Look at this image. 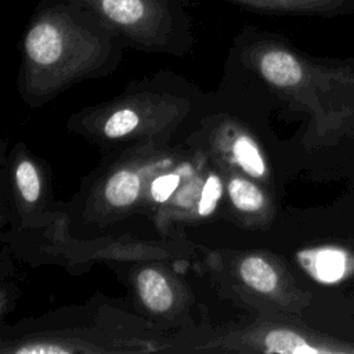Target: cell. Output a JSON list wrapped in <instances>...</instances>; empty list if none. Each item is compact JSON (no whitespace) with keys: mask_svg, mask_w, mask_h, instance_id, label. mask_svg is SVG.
I'll list each match as a JSON object with an SVG mask.
<instances>
[{"mask_svg":"<svg viewBox=\"0 0 354 354\" xmlns=\"http://www.w3.org/2000/svg\"><path fill=\"white\" fill-rule=\"evenodd\" d=\"M206 95L170 71L131 82L118 97L83 108L66 127L104 153L140 144H174L198 115Z\"/></svg>","mask_w":354,"mask_h":354,"instance_id":"3","label":"cell"},{"mask_svg":"<svg viewBox=\"0 0 354 354\" xmlns=\"http://www.w3.org/2000/svg\"><path fill=\"white\" fill-rule=\"evenodd\" d=\"M297 266L319 283H336L354 277V253L337 245H319L296 252Z\"/></svg>","mask_w":354,"mask_h":354,"instance_id":"13","label":"cell"},{"mask_svg":"<svg viewBox=\"0 0 354 354\" xmlns=\"http://www.w3.org/2000/svg\"><path fill=\"white\" fill-rule=\"evenodd\" d=\"M191 147L140 144L105 153V159L84 178L76 196L61 209V228L75 238H100L112 225L137 213L144 214L151 181L180 162Z\"/></svg>","mask_w":354,"mask_h":354,"instance_id":"4","label":"cell"},{"mask_svg":"<svg viewBox=\"0 0 354 354\" xmlns=\"http://www.w3.org/2000/svg\"><path fill=\"white\" fill-rule=\"evenodd\" d=\"M126 48L115 30L72 0H35L19 43L18 94L40 106L79 82L111 75Z\"/></svg>","mask_w":354,"mask_h":354,"instance_id":"2","label":"cell"},{"mask_svg":"<svg viewBox=\"0 0 354 354\" xmlns=\"http://www.w3.org/2000/svg\"><path fill=\"white\" fill-rule=\"evenodd\" d=\"M218 167L225 183V218L245 231L267 232L277 221V195L235 169Z\"/></svg>","mask_w":354,"mask_h":354,"instance_id":"12","label":"cell"},{"mask_svg":"<svg viewBox=\"0 0 354 354\" xmlns=\"http://www.w3.org/2000/svg\"><path fill=\"white\" fill-rule=\"evenodd\" d=\"M224 71L242 87L297 104L311 115L315 142L354 136V68L330 66L300 54L256 25L232 39Z\"/></svg>","mask_w":354,"mask_h":354,"instance_id":"1","label":"cell"},{"mask_svg":"<svg viewBox=\"0 0 354 354\" xmlns=\"http://www.w3.org/2000/svg\"><path fill=\"white\" fill-rule=\"evenodd\" d=\"M8 202L14 231L35 228L53 221L59 213L51 198L47 167L22 142H18L4 162Z\"/></svg>","mask_w":354,"mask_h":354,"instance_id":"11","label":"cell"},{"mask_svg":"<svg viewBox=\"0 0 354 354\" xmlns=\"http://www.w3.org/2000/svg\"><path fill=\"white\" fill-rule=\"evenodd\" d=\"M112 30L127 48L184 57L194 48L191 0H72Z\"/></svg>","mask_w":354,"mask_h":354,"instance_id":"8","label":"cell"},{"mask_svg":"<svg viewBox=\"0 0 354 354\" xmlns=\"http://www.w3.org/2000/svg\"><path fill=\"white\" fill-rule=\"evenodd\" d=\"M181 142L205 152L218 165L235 169L278 194L277 170L260 123L223 91L206 95Z\"/></svg>","mask_w":354,"mask_h":354,"instance_id":"7","label":"cell"},{"mask_svg":"<svg viewBox=\"0 0 354 354\" xmlns=\"http://www.w3.org/2000/svg\"><path fill=\"white\" fill-rule=\"evenodd\" d=\"M242 10L268 15H330L346 0H223Z\"/></svg>","mask_w":354,"mask_h":354,"instance_id":"14","label":"cell"},{"mask_svg":"<svg viewBox=\"0 0 354 354\" xmlns=\"http://www.w3.org/2000/svg\"><path fill=\"white\" fill-rule=\"evenodd\" d=\"M178 263L181 261L140 259L111 266L122 271L141 317L162 332H177L176 350L183 344L181 351L207 325L198 299L177 274Z\"/></svg>","mask_w":354,"mask_h":354,"instance_id":"9","label":"cell"},{"mask_svg":"<svg viewBox=\"0 0 354 354\" xmlns=\"http://www.w3.org/2000/svg\"><path fill=\"white\" fill-rule=\"evenodd\" d=\"M1 354H72L174 351L176 337L142 317L120 314L115 321L62 324L53 318L3 332Z\"/></svg>","mask_w":354,"mask_h":354,"instance_id":"6","label":"cell"},{"mask_svg":"<svg viewBox=\"0 0 354 354\" xmlns=\"http://www.w3.org/2000/svg\"><path fill=\"white\" fill-rule=\"evenodd\" d=\"M184 351L354 354V346L313 330L297 318L256 315L246 324L207 326L185 344Z\"/></svg>","mask_w":354,"mask_h":354,"instance_id":"10","label":"cell"},{"mask_svg":"<svg viewBox=\"0 0 354 354\" xmlns=\"http://www.w3.org/2000/svg\"><path fill=\"white\" fill-rule=\"evenodd\" d=\"M202 266L217 292L256 315L300 318L310 304L285 260L267 249H218Z\"/></svg>","mask_w":354,"mask_h":354,"instance_id":"5","label":"cell"}]
</instances>
